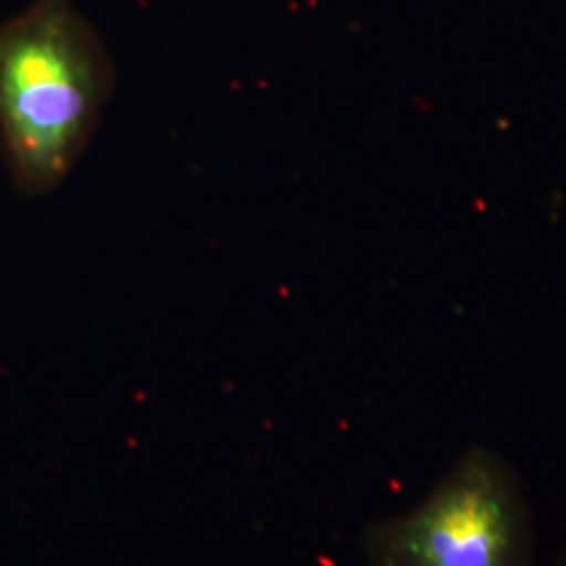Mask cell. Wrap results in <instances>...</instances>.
Listing matches in <instances>:
<instances>
[{
    "mask_svg": "<svg viewBox=\"0 0 566 566\" xmlns=\"http://www.w3.org/2000/svg\"><path fill=\"white\" fill-rule=\"evenodd\" d=\"M114 91V60L72 0H34L0 23V158L20 196L67 181Z\"/></svg>",
    "mask_w": 566,
    "mask_h": 566,
    "instance_id": "6da1fadb",
    "label": "cell"
},
{
    "mask_svg": "<svg viewBox=\"0 0 566 566\" xmlns=\"http://www.w3.org/2000/svg\"><path fill=\"white\" fill-rule=\"evenodd\" d=\"M523 502L506 468L472 453L424 502L367 535L371 566H521Z\"/></svg>",
    "mask_w": 566,
    "mask_h": 566,
    "instance_id": "7a4b0ae2",
    "label": "cell"
}]
</instances>
